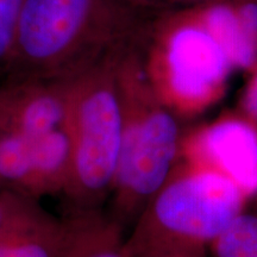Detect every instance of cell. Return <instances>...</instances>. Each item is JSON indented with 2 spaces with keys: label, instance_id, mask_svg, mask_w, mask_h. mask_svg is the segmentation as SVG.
I'll return each mask as SVG.
<instances>
[{
  "label": "cell",
  "instance_id": "6da1fadb",
  "mask_svg": "<svg viewBox=\"0 0 257 257\" xmlns=\"http://www.w3.org/2000/svg\"><path fill=\"white\" fill-rule=\"evenodd\" d=\"M156 12L120 0H23L8 81H66L136 42Z\"/></svg>",
  "mask_w": 257,
  "mask_h": 257
},
{
  "label": "cell",
  "instance_id": "7a4b0ae2",
  "mask_svg": "<svg viewBox=\"0 0 257 257\" xmlns=\"http://www.w3.org/2000/svg\"><path fill=\"white\" fill-rule=\"evenodd\" d=\"M124 131L108 217L133 226L179 161V117L161 101L144 70L140 38L124 48L115 64Z\"/></svg>",
  "mask_w": 257,
  "mask_h": 257
},
{
  "label": "cell",
  "instance_id": "3957f363",
  "mask_svg": "<svg viewBox=\"0 0 257 257\" xmlns=\"http://www.w3.org/2000/svg\"><path fill=\"white\" fill-rule=\"evenodd\" d=\"M246 195L225 176L179 160L130 227V257L206 251L243 212Z\"/></svg>",
  "mask_w": 257,
  "mask_h": 257
},
{
  "label": "cell",
  "instance_id": "277c9868",
  "mask_svg": "<svg viewBox=\"0 0 257 257\" xmlns=\"http://www.w3.org/2000/svg\"><path fill=\"white\" fill-rule=\"evenodd\" d=\"M140 53L154 91L179 118L216 105L236 72L197 6L154 16L141 36Z\"/></svg>",
  "mask_w": 257,
  "mask_h": 257
},
{
  "label": "cell",
  "instance_id": "5b68a950",
  "mask_svg": "<svg viewBox=\"0 0 257 257\" xmlns=\"http://www.w3.org/2000/svg\"><path fill=\"white\" fill-rule=\"evenodd\" d=\"M123 49L69 81L67 127L72 141V173L62 193L68 211L99 210L113 187L124 131L115 76Z\"/></svg>",
  "mask_w": 257,
  "mask_h": 257
},
{
  "label": "cell",
  "instance_id": "8992f818",
  "mask_svg": "<svg viewBox=\"0 0 257 257\" xmlns=\"http://www.w3.org/2000/svg\"><path fill=\"white\" fill-rule=\"evenodd\" d=\"M179 160L225 176L246 197L257 194V128L248 118L220 115L182 135Z\"/></svg>",
  "mask_w": 257,
  "mask_h": 257
},
{
  "label": "cell",
  "instance_id": "52a82bcc",
  "mask_svg": "<svg viewBox=\"0 0 257 257\" xmlns=\"http://www.w3.org/2000/svg\"><path fill=\"white\" fill-rule=\"evenodd\" d=\"M0 257H62L68 239L66 218L51 216L37 199L2 189Z\"/></svg>",
  "mask_w": 257,
  "mask_h": 257
},
{
  "label": "cell",
  "instance_id": "ba28073f",
  "mask_svg": "<svg viewBox=\"0 0 257 257\" xmlns=\"http://www.w3.org/2000/svg\"><path fill=\"white\" fill-rule=\"evenodd\" d=\"M69 81L6 82L0 87V130L35 138L67 125Z\"/></svg>",
  "mask_w": 257,
  "mask_h": 257
},
{
  "label": "cell",
  "instance_id": "9c48e42d",
  "mask_svg": "<svg viewBox=\"0 0 257 257\" xmlns=\"http://www.w3.org/2000/svg\"><path fill=\"white\" fill-rule=\"evenodd\" d=\"M31 140L30 176L24 194L40 199L62 194L72 173V141L67 125Z\"/></svg>",
  "mask_w": 257,
  "mask_h": 257
},
{
  "label": "cell",
  "instance_id": "30bf717a",
  "mask_svg": "<svg viewBox=\"0 0 257 257\" xmlns=\"http://www.w3.org/2000/svg\"><path fill=\"white\" fill-rule=\"evenodd\" d=\"M68 239L62 257H130L125 231L99 210L68 211Z\"/></svg>",
  "mask_w": 257,
  "mask_h": 257
},
{
  "label": "cell",
  "instance_id": "8fae6325",
  "mask_svg": "<svg viewBox=\"0 0 257 257\" xmlns=\"http://www.w3.org/2000/svg\"><path fill=\"white\" fill-rule=\"evenodd\" d=\"M31 168V140L0 130V186L24 194Z\"/></svg>",
  "mask_w": 257,
  "mask_h": 257
},
{
  "label": "cell",
  "instance_id": "7c38bea8",
  "mask_svg": "<svg viewBox=\"0 0 257 257\" xmlns=\"http://www.w3.org/2000/svg\"><path fill=\"white\" fill-rule=\"evenodd\" d=\"M210 249L213 257H257V216L239 213Z\"/></svg>",
  "mask_w": 257,
  "mask_h": 257
},
{
  "label": "cell",
  "instance_id": "4fadbf2b",
  "mask_svg": "<svg viewBox=\"0 0 257 257\" xmlns=\"http://www.w3.org/2000/svg\"><path fill=\"white\" fill-rule=\"evenodd\" d=\"M23 0H0V73H6Z\"/></svg>",
  "mask_w": 257,
  "mask_h": 257
},
{
  "label": "cell",
  "instance_id": "5bb4252c",
  "mask_svg": "<svg viewBox=\"0 0 257 257\" xmlns=\"http://www.w3.org/2000/svg\"><path fill=\"white\" fill-rule=\"evenodd\" d=\"M120 2L134 6V8L159 14V12L169 11V10L192 8V6L220 2V0H120Z\"/></svg>",
  "mask_w": 257,
  "mask_h": 257
},
{
  "label": "cell",
  "instance_id": "9a60e30c",
  "mask_svg": "<svg viewBox=\"0 0 257 257\" xmlns=\"http://www.w3.org/2000/svg\"><path fill=\"white\" fill-rule=\"evenodd\" d=\"M249 73L250 78L240 96V108L250 121L257 123V64Z\"/></svg>",
  "mask_w": 257,
  "mask_h": 257
},
{
  "label": "cell",
  "instance_id": "2e32d148",
  "mask_svg": "<svg viewBox=\"0 0 257 257\" xmlns=\"http://www.w3.org/2000/svg\"><path fill=\"white\" fill-rule=\"evenodd\" d=\"M169 257H207L206 251H189V252H180L172 255Z\"/></svg>",
  "mask_w": 257,
  "mask_h": 257
},
{
  "label": "cell",
  "instance_id": "e0dca14e",
  "mask_svg": "<svg viewBox=\"0 0 257 257\" xmlns=\"http://www.w3.org/2000/svg\"><path fill=\"white\" fill-rule=\"evenodd\" d=\"M2 186H0V232L3 227V206H2Z\"/></svg>",
  "mask_w": 257,
  "mask_h": 257
}]
</instances>
